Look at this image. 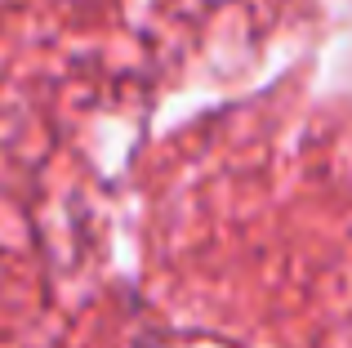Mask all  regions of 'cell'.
Returning a JSON list of instances; mask_svg holds the SVG:
<instances>
[]
</instances>
